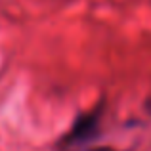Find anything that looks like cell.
Listing matches in <instances>:
<instances>
[{
    "label": "cell",
    "mask_w": 151,
    "mask_h": 151,
    "mask_svg": "<svg viewBox=\"0 0 151 151\" xmlns=\"http://www.w3.org/2000/svg\"><path fill=\"white\" fill-rule=\"evenodd\" d=\"M132 122L121 128L103 98L73 119L71 126L55 140L54 151H134L136 140L128 134Z\"/></svg>",
    "instance_id": "obj_1"
}]
</instances>
